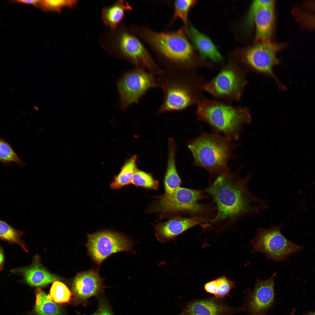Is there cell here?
<instances>
[{
	"label": "cell",
	"mask_w": 315,
	"mask_h": 315,
	"mask_svg": "<svg viewBox=\"0 0 315 315\" xmlns=\"http://www.w3.org/2000/svg\"><path fill=\"white\" fill-rule=\"evenodd\" d=\"M291 12L302 29L308 31H315V13L307 11L297 6L292 7Z\"/></svg>",
	"instance_id": "cell-25"
},
{
	"label": "cell",
	"mask_w": 315,
	"mask_h": 315,
	"mask_svg": "<svg viewBox=\"0 0 315 315\" xmlns=\"http://www.w3.org/2000/svg\"><path fill=\"white\" fill-rule=\"evenodd\" d=\"M186 31L188 36L202 59L205 60L208 59L217 63L223 61L222 56L208 36L200 32L191 24Z\"/></svg>",
	"instance_id": "cell-17"
},
{
	"label": "cell",
	"mask_w": 315,
	"mask_h": 315,
	"mask_svg": "<svg viewBox=\"0 0 315 315\" xmlns=\"http://www.w3.org/2000/svg\"><path fill=\"white\" fill-rule=\"evenodd\" d=\"M287 45L286 43H277L270 40L255 41L251 46L236 50L232 54L236 59L275 78L272 68L280 62L276 54Z\"/></svg>",
	"instance_id": "cell-10"
},
{
	"label": "cell",
	"mask_w": 315,
	"mask_h": 315,
	"mask_svg": "<svg viewBox=\"0 0 315 315\" xmlns=\"http://www.w3.org/2000/svg\"><path fill=\"white\" fill-rule=\"evenodd\" d=\"M304 315H315V312H309L307 314Z\"/></svg>",
	"instance_id": "cell-38"
},
{
	"label": "cell",
	"mask_w": 315,
	"mask_h": 315,
	"mask_svg": "<svg viewBox=\"0 0 315 315\" xmlns=\"http://www.w3.org/2000/svg\"><path fill=\"white\" fill-rule=\"evenodd\" d=\"M34 108L35 110H36L37 111H38V110H39L38 108V107H37V106H34Z\"/></svg>",
	"instance_id": "cell-40"
},
{
	"label": "cell",
	"mask_w": 315,
	"mask_h": 315,
	"mask_svg": "<svg viewBox=\"0 0 315 315\" xmlns=\"http://www.w3.org/2000/svg\"><path fill=\"white\" fill-rule=\"evenodd\" d=\"M275 4L274 0H258L254 1L251 6L246 17L244 24L245 27H250L253 26L254 22V18L258 10L261 7Z\"/></svg>",
	"instance_id": "cell-31"
},
{
	"label": "cell",
	"mask_w": 315,
	"mask_h": 315,
	"mask_svg": "<svg viewBox=\"0 0 315 315\" xmlns=\"http://www.w3.org/2000/svg\"><path fill=\"white\" fill-rule=\"evenodd\" d=\"M211 220L207 216L173 218L155 226L156 236L161 242L170 241L189 229L199 224L210 222Z\"/></svg>",
	"instance_id": "cell-14"
},
{
	"label": "cell",
	"mask_w": 315,
	"mask_h": 315,
	"mask_svg": "<svg viewBox=\"0 0 315 315\" xmlns=\"http://www.w3.org/2000/svg\"><path fill=\"white\" fill-rule=\"evenodd\" d=\"M295 310H293L291 313L290 315H295Z\"/></svg>",
	"instance_id": "cell-39"
},
{
	"label": "cell",
	"mask_w": 315,
	"mask_h": 315,
	"mask_svg": "<svg viewBox=\"0 0 315 315\" xmlns=\"http://www.w3.org/2000/svg\"><path fill=\"white\" fill-rule=\"evenodd\" d=\"M4 255L3 250L1 247L0 248V270L1 271L3 269V264L4 262Z\"/></svg>",
	"instance_id": "cell-37"
},
{
	"label": "cell",
	"mask_w": 315,
	"mask_h": 315,
	"mask_svg": "<svg viewBox=\"0 0 315 315\" xmlns=\"http://www.w3.org/2000/svg\"><path fill=\"white\" fill-rule=\"evenodd\" d=\"M158 87L156 76L146 70L134 67L126 71L117 83L120 108L126 110L149 90Z\"/></svg>",
	"instance_id": "cell-9"
},
{
	"label": "cell",
	"mask_w": 315,
	"mask_h": 315,
	"mask_svg": "<svg viewBox=\"0 0 315 315\" xmlns=\"http://www.w3.org/2000/svg\"><path fill=\"white\" fill-rule=\"evenodd\" d=\"M197 105L198 120L209 124L229 140L238 139L244 125L249 121L245 111L222 102L203 97Z\"/></svg>",
	"instance_id": "cell-5"
},
{
	"label": "cell",
	"mask_w": 315,
	"mask_h": 315,
	"mask_svg": "<svg viewBox=\"0 0 315 315\" xmlns=\"http://www.w3.org/2000/svg\"><path fill=\"white\" fill-rule=\"evenodd\" d=\"M274 4L263 6L256 14L255 41L270 40L273 33L275 22Z\"/></svg>",
	"instance_id": "cell-19"
},
{
	"label": "cell",
	"mask_w": 315,
	"mask_h": 315,
	"mask_svg": "<svg viewBox=\"0 0 315 315\" xmlns=\"http://www.w3.org/2000/svg\"><path fill=\"white\" fill-rule=\"evenodd\" d=\"M241 83V79L236 71L232 67L227 66L222 69L212 80L206 82L203 90L216 98L226 99L236 95Z\"/></svg>",
	"instance_id": "cell-13"
},
{
	"label": "cell",
	"mask_w": 315,
	"mask_h": 315,
	"mask_svg": "<svg viewBox=\"0 0 315 315\" xmlns=\"http://www.w3.org/2000/svg\"><path fill=\"white\" fill-rule=\"evenodd\" d=\"M218 283L216 279L211 281L204 285V288L207 293L213 294L214 296L217 291Z\"/></svg>",
	"instance_id": "cell-33"
},
{
	"label": "cell",
	"mask_w": 315,
	"mask_h": 315,
	"mask_svg": "<svg viewBox=\"0 0 315 315\" xmlns=\"http://www.w3.org/2000/svg\"><path fill=\"white\" fill-rule=\"evenodd\" d=\"M14 2L23 4L28 5H32L36 7H38L40 0H15L13 1Z\"/></svg>",
	"instance_id": "cell-36"
},
{
	"label": "cell",
	"mask_w": 315,
	"mask_h": 315,
	"mask_svg": "<svg viewBox=\"0 0 315 315\" xmlns=\"http://www.w3.org/2000/svg\"><path fill=\"white\" fill-rule=\"evenodd\" d=\"M156 78L158 87L163 94L162 101L156 112L157 115L184 110L197 104L203 98L202 92L206 82L195 70L163 69Z\"/></svg>",
	"instance_id": "cell-3"
},
{
	"label": "cell",
	"mask_w": 315,
	"mask_h": 315,
	"mask_svg": "<svg viewBox=\"0 0 315 315\" xmlns=\"http://www.w3.org/2000/svg\"><path fill=\"white\" fill-rule=\"evenodd\" d=\"M242 311H244L242 307L231 308L221 301L211 298L190 302L178 315H225Z\"/></svg>",
	"instance_id": "cell-16"
},
{
	"label": "cell",
	"mask_w": 315,
	"mask_h": 315,
	"mask_svg": "<svg viewBox=\"0 0 315 315\" xmlns=\"http://www.w3.org/2000/svg\"><path fill=\"white\" fill-rule=\"evenodd\" d=\"M205 196L200 190L180 187L173 192L159 197L152 210L163 214L185 213L194 216H206V205L199 201Z\"/></svg>",
	"instance_id": "cell-7"
},
{
	"label": "cell",
	"mask_w": 315,
	"mask_h": 315,
	"mask_svg": "<svg viewBox=\"0 0 315 315\" xmlns=\"http://www.w3.org/2000/svg\"><path fill=\"white\" fill-rule=\"evenodd\" d=\"M87 239L86 247L88 253L98 265L114 253L130 251L133 245L132 241L125 235L110 230L89 234Z\"/></svg>",
	"instance_id": "cell-11"
},
{
	"label": "cell",
	"mask_w": 315,
	"mask_h": 315,
	"mask_svg": "<svg viewBox=\"0 0 315 315\" xmlns=\"http://www.w3.org/2000/svg\"><path fill=\"white\" fill-rule=\"evenodd\" d=\"M90 315H113L107 305L104 302L99 304L97 310Z\"/></svg>",
	"instance_id": "cell-34"
},
{
	"label": "cell",
	"mask_w": 315,
	"mask_h": 315,
	"mask_svg": "<svg viewBox=\"0 0 315 315\" xmlns=\"http://www.w3.org/2000/svg\"><path fill=\"white\" fill-rule=\"evenodd\" d=\"M137 156L134 155L127 160L121 168L118 174L114 177L110 184V188L118 190L131 184L133 176L137 169L136 167Z\"/></svg>",
	"instance_id": "cell-22"
},
{
	"label": "cell",
	"mask_w": 315,
	"mask_h": 315,
	"mask_svg": "<svg viewBox=\"0 0 315 315\" xmlns=\"http://www.w3.org/2000/svg\"><path fill=\"white\" fill-rule=\"evenodd\" d=\"M276 273L269 279L257 278L253 289L246 290L245 299L242 307L248 315H265L274 303V282Z\"/></svg>",
	"instance_id": "cell-12"
},
{
	"label": "cell",
	"mask_w": 315,
	"mask_h": 315,
	"mask_svg": "<svg viewBox=\"0 0 315 315\" xmlns=\"http://www.w3.org/2000/svg\"><path fill=\"white\" fill-rule=\"evenodd\" d=\"M78 0H40L39 7L46 11H54L61 12L64 8H73L77 4Z\"/></svg>",
	"instance_id": "cell-30"
},
{
	"label": "cell",
	"mask_w": 315,
	"mask_h": 315,
	"mask_svg": "<svg viewBox=\"0 0 315 315\" xmlns=\"http://www.w3.org/2000/svg\"><path fill=\"white\" fill-rule=\"evenodd\" d=\"M12 271L21 274L27 283L32 286H43L57 279L56 276L47 270L43 266L38 256L34 258L31 266L14 270Z\"/></svg>",
	"instance_id": "cell-18"
},
{
	"label": "cell",
	"mask_w": 315,
	"mask_h": 315,
	"mask_svg": "<svg viewBox=\"0 0 315 315\" xmlns=\"http://www.w3.org/2000/svg\"><path fill=\"white\" fill-rule=\"evenodd\" d=\"M113 31L111 45L116 57L156 76L162 72L163 69L156 63L141 40L130 27L122 23Z\"/></svg>",
	"instance_id": "cell-6"
},
{
	"label": "cell",
	"mask_w": 315,
	"mask_h": 315,
	"mask_svg": "<svg viewBox=\"0 0 315 315\" xmlns=\"http://www.w3.org/2000/svg\"><path fill=\"white\" fill-rule=\"evenodd\" d=\"M0 160L7 166L14 162L19 166L23 167L25 164L19 158L10 144L5 140L0 139Z\"/></svg>",
	"instance_id": "cell-28"
},
{
	"label": "cell",
	"mask_w": 315,
	"mask_h": 315,
	"mask_svg": "<svg viewBox=\"0 0 315 315\" xmlns=\"http://www.w3.org/2000/svg\"><path fill=\"white\" fill-rule=\"evenodd\" d=\"M282 225L257 230L255 237L250 241L251 252L262 253L267 259L276 261L284 260L301 250L302 247L287 239L282 234Z\"/></svg>",
	"instance_id": "cell-8"
},
{
	"label": "cell",
	"mask_w": 315,
	"mask_h": 315,
	"mask_svg": "<svg viewBox=\"0 0 315 315\" xmlns=\"http://www.w3.org/2000/svg\"><path fill=\"white\" fill-rule=\"evenodd\" d=\"M230 141L216 133H204L192 140L188 147L194 164L217 177L228 172V162L233 149Z\"/></svg>",
	"instance_id": "cell-4"
},
{
	"label": "cell",
	"mask_w": 315,
	"mask_h": 315,
	"mask_svg": "<svg viewBox=\"0 0 315 315\" xmlns=\"http://www.w3.org/2000/svg\"><path fill=\"white\" fill-rule=\"evenodd\" d=\"M131 184L137 187L154 190H157L159 186V181L151 174L138 169L133 176Z\"/></svg>",
	"instance_id": "cell-29"
},
{
	"label": "cell",
	"mask_w": 315,
	"mask_h": 315,
	"mask_svg": "<svg viewBox=\"0 0 315 315\" xmlns=\"http://www.w3.org/2000/svg\"><path fill=\"white\" fill-rule=\"evenodd\" d=\"M23 234L22 232L15 229L5 221L0 220V239L9 242L18 244L25 251L28 252L25 244L21 239Z\"/></svg>",
	"instance_id": "cell-26"
},
{
	"label": "cell",
	"mask_w": 315,
	"mask_h": 315,
	"mask_svg": "<svg viewBox=\"0 0 315 315\" xmlns=\"http://www.w3.org/2000/svg\"><path fill=\"white\" fill-rule=\"evenodd\" d=\"M103 279L95 270L78 273L72 284L74 300L84 301L98 294L103 288Z\"/></svg>",
	"instance_id": "cell-15"
},
{
	"label": "cell",
	"mask_w": 315,
	"mask_h": 315,
	"mask_svg": "<svg viewBox=\"0 0 315 315\" xmlns=\"http://www.w3.org/2000/svg\"><path fill=\"white\" fill-rule=\"evenodd\" d=\"M249 175L241 178L229 171L218 176L206 189L216 205L217 213L211 224L224 222L231 226L246 216L266 209V201L249 190Z\"/></svg>",
	"instance_id": "cell-2"
},
{
	"label": "cell",
	"mask_w": 315,
	"mask_h": 315,
	"mask_svg": "<svg viewBox=\"0 0 315 315\" xmlns=\"http://www.w3.org/2000/svg\"><path fill=\"white\" fill-rule=\"evenodd\" d=\"M35 311L39 315H59L61 313L58 305L40 288L36 291Z\"/></svg>",
	"instance_id": "cell-23"
},
{
	"label": "cell",
	"mask_w": 315,
	"mask_h": 315,
	"mask_svg": "<svg viewBox=\"0 0 315 315\" xmlns=\"http://www.w3.org/2000/svg\"><path fill=\"white\" fill-rule=\"evenodd\" d=\"M217 283V291L215 296L216 298H221L228 295L231 289L235 288V282L227 278L224 276L216 279Z\"/></svg>",
	"instance_id": "cell-32"
},
{
	"label": "cell",
	"mask_w": 315,
	"mask_h": 315,
	"mask_svg": "<svg viewBox=\"0 0 315 315\" xmlns=\"http://www.w3.org/2000/svg\"><path fill=\"white\" fill-rule=\"evenodd\" d=\"M176 150V145L174 140L171 138L169 139L168 158L164 181L165 193L173 192L180 187L181 183L176 165L175 155Z\"/></svg>",
	"instance_id": "cell-20"
},
{
	"label": "cell",
	"mask_w": 315,
	"mask_h": 315,
	"mask_svg": "<svg viewBox=\"0 0 315 315\" xmlns=\"http://www.w3.org/2000/svg\"><path fill=\"white\" fill-rule=\"evenodd\" d=\"M132 10V7L126 1H118L112 5L103 9L102 21L106 26L115 30L122 23L125 12Z\"/></svg>",
	"instance_id": "cell-21"
},
{
	"label": "cell",
	"mask_w": 315,
	"mask_h": 315,
	"mask_svg": "<svg viewBox=\"0 0 315 315\" xmlns=\"http://www.w3.org/2000/svg\"><path fill=\"white\" fill-rule=\"evenodd\" d=\"M48 295L55 303L62 304L70 301L72 293L65 284L56 280L53 282Z\"/></svg>",
	"instance_id": "cell-27"
},
{
	"label": "cell",
	"mask_w": 315,
	"mask_h": 315,
	"mask_svg": "<svg viewBox=\"0 0 315 315\" xmlns=\"http://www.w3.org/2000/svg\"><path fill=\"white\" fill-rule=\"evenodd\" d=\"M197 1L193 0L174 1L173 3L174 13L169 24V26L172 25L176 20L180 19L183 22L186 29H187L188 27L189 11L196 4Z\"/></svg>",
	"instance_id": "cell-24"
},
{
	"label": "cell",
	"mask_w": 315,
	"mask_h": 315,
	"mask_svg": "<svg viewBox=\"0 0 315 315\" xmlns=\"http://www.w3.org/2000/svg\"><path fill=\"white\" fill-rule=\"evenodd\" d=\"M300 6L308 12L315 13V0H304Z\"/></svg>",
	"instance_id": "cell-35"
},
{
	"label": "cell",
	"mask_w": 315,
	"mask_h": 315,
	"mask_svg": "<svg viewBox=\"0 0 315 315\" xmlns=\"http://www.w3.org/2000/svg\"><path fill=\"white\" fill-rule=\"evenodd\" d=\"M130 28L149 46L163 69L176 71L213 68L196 53L183 26L176 30L161 32L143 25H133Z\"/></svg>",
	"instance_id": "cell-1"
}]
</instances>
